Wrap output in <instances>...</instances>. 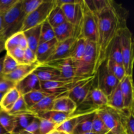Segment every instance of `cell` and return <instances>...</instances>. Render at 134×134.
I'll list each match as a JSON object with an SVG mask.
<instances>
[{"label":"cell","instance_id":"cell-53","mask_svg":"<svg viewBox=\"0 0 134 134\" xmlns=\"http://www.w3.org/2000/svg\"><path fill=\"white\" fill-rule=\"evenodd\" d=\"M82 134H96V133H94V132H86V133H82Z\"/></svg>","mask_w":134,"mask_h":134},{"label":"cell","instance_id":"cell-5","mask_svg":"<svg viewBox=\"0 0 134 134\" xmlns=\"http://www.w3.org/2000/svg\"><path fill=\"white\" fill-rule=\"evenodd\" d=\"M83 18L81 26V37L88 41L97 43L98 34V14L92 11L83 0Z\"/></svg>","mask_w":134,"mask_h":134},{"label":"cell","instance_id":"cell-17","mask_svg":"<svg viewBox=\"0 0 134 134\" xmlns=\"http://www.w3.org/2000/svg\"><path fill=\"white\" fill-rule=\"evenodd\" d=\"M68 95V93L50 94V95L47 96L45 98H43V99H41L37 104H36L34 107H31V109H30V112L33 115V114L38 113L51 111V110H52L54 102L57 98Z\"/></svg>","mask_w":134,"mask_h":134},{"label":"cell","instance_id":"cell-28","mask_svg":"<svg viewBox=\"0 0 134 134\" xmlns=\"http://www.w3.org/2000/svg\"><path fill=\"white\" fill-rule=\"evenodd\" d=\"M96 111L85 115L73 130L72 134H82L92 131V123Z\"/></svg>","mask_w":134,"mask_h":134},{"label":"cell","instance_id":"cell-42","mask_svg":"<svg viewBox=\"0 0 134 134\" xmlns=\"http://www.w3.org/2000/svg\"><path fill=\"white\" fill-rule=\"evenodd\" d=\"M24 52L25 50L22 49L20 47H16V48L7 52V54L10 55L12 58H13L18 62V64H23Z\"/></svg>","mask_w":134,"mask_h":134},{"label":"cell","instance_id":"cell-27","mask_svg":"<svg viewBox=\"0 0 134 134\" xmlns=\"http://www.w3.org/2000/svg\"><path fill=\"white\" fill-rule=\"evenodd\" d=\"M107 107L119 111H122L125 110L123 97L120 88V83L108 98Z\"/></svg>","mask_w":134,"mask_h":134},{"label":"cell","instance_id":"cell-4","mask_svg":"<svg viewBox=\"0 0 134 134\" xmlns=\"http://www.w3.org/2000/svg\"><path fill=\"white\" fill-rule=\"evenodd\" d=\"M119 36L126 73V75L132 76L134 62V43L132 34L128 27H125L120 30Z\"/></svg>","mask_w":134,"mask_h":134},{"label":"cell","instance_id":"cell-33","mask_svg":"<svg viewBox=\"0 0 134 134\" xmlns=\"http://www.w3.org/2000/svg\"><path fill=\"white\" fill-rule=\"evenodd\" d=\"M107 58L111 59L115 62L123 65L122 55V51L121 48H120V39H119V35L114 39L112 44L111 45Z\"/></svg>","mask_w":134,"mask_h":134},{"label":"cell","instance_id":"cell-3","mask_svg":"<svg viewBox=\"0 0 134 134\" xmlns=\"http://www.w3.org/2000/svg\"><path fill=\"white\" fill-rule=\"evenodd\" d=\"M77 77H87L96 75V43L88 41L86 51L80 60L73 61Z\"/></svg>","mask_w":134,"mask_h":134},{"label":"cell","instance_id":"cell-25","mask_svg":"<svg viewBox=\"0 0 134 134\" xmlns=\"http://www.w3.org/2000/svg\"><path fill=\"white\" fill-rule=\"evenodd\" d=\"M41 26L32 27L23 31L27 43V48L35 52L39 44Z\"/></svg>","mask_w":134,"mask_h":134},{"label":"cell","instance_id":"cell-50","mask_svg":"<svg viewBox=\"0 0 134 134\" xmlns=\"http://www.w3.org/2000/svg\"><path fill=\"white\" fill-rule=\"evenodd\" d=\"M48 134H69L66 132H62V131H60V130H54L52 131L50 133H48Z\"/></svg>","mask_w":134,"mask_h":134},{"label":"cell","instance_id":"cell-30","mask_svg":"<svg viewBox=\"0 0 134 134\" xmlns=\"http://www.w3.org/2000/svg\"><path fill=\"white\" fill-rule=\"evenodd\" d=\"M47 22L53 28L67 22L61 7L56 6V5L54 6L48 15Z\"/></svg>","mask_w":134,"mask_h":134},{"label":"cell","instance_id":"cell-36","mask_svg":"<svg viewBox=\"0 0 134 134\" xmlns=\"http://www.w3.org/2000/svg\"><path fill=\"white\" fill-rule=\"evenodd\" d=\"M54 39H55L54 28L50 25L47 20L45 21L41 25L39 44L50 41Z\"/></svg>","mask_w":134,"mask_h":134},{"label":"cell","instance_id":"cell-13","mask_svg":"<svg viewBox=\"0 0 134 134\" xmlns=\"http://www.w3.org/2000/svg\"><path fill=\"white\" fill-rule=\"evenodd\" d=\"M15 88L22 96L31 92L41 90L40 81L34 72L17 82Z\"/></svg>","mask_w":134,"mask_h":134},{"label":"cell","instance_id":"cell-37","mask_svg":"<svg viewBox=\"0 0 134 134\" xmlns=\"http://www.w3.org/2000/svg\"><path fill=\"white\" fill-rule=\"evenodd\" d=\"M22 1V10L24 17L27 16L32 12L36 10L44 0H21Z\"/></svg>","mask_w":134,"mask_h":134},{"label":"cell","instance_id":"cell-26","mask_svg":"<svg viewBox=\"0 0 134 134\" xmlns=\"http://www.w3.org/2000/svg\"><path fill=\"white\" fill-rule=\"evenodd\" d=\"M87 41L82 37L75 39L69 53V58L77 62L81 60L86 51Z\"/></svg>","mask_w":134,"mask_h":134},{"label":"cell","instance_id":"cell-55","mask_svg":"<svg viewBox=\"0 0 134 134\" xmlns=\"http://www.w3.org/2000/svg\"><path fill=\"white\" fill-rule=\"evenodd\" d=\"M3 78V77H0V81H1V80Z\"/></svg>","mask_w":134,"mask_h":134},{"label":"cell","instance_id":"cell-15","mask_svg":"<svg viewBox=\"0 0 134 134\" xmlns=\"http://www.w3.org/2000/svg\"><path fill=\"white\" fill-rule=\"evenodd\" d=\"M75 39L73 37L68 39L62 42L58 43L56 48L54 50L53 52L47 61L60 60V59L68 58L69 56L71 48L74 43Z\"/></svg>","mask_w":134,"mask_h":134},{"label":"cell","instance_id":"cell-23","mask_svg":"<svg viewBox=\"0 0 134 134\" xmlns=\"http://www.w3.org/2000/svg\"><path fill=\"white\" fill-rule=\"evenodd\" d=\"M55 39L58 43L62 42L68 39L73 37L74 35V26L68 22L54 28Z\"/></svg>","mask_w":134,"mask_h":134},{"label":"cell","instance_id":"cell-24","mask_svg":"<svg viewBox=\"0 0 134 134\" xmlns=\"http://www.w3.org/2000/svg\"><path fill=\"white\" fill-rule=\"evenodd\" d=\"M21 96L16 88H12L3 96L0 102V109L9 112Z\"/></svg>","mask_w":134,"mask_h":134},{"label":"cell","instance_id":"cell-31","mask_svg":"<svg viewBox=\"0 0 134 134\" xmlns=\"http://www.w3.org/2000/svg\"><path fill=\"white\" fill-rule=\"evenodd\" d=\"M51 94L46 92L43 90H36V91H33L31 92H29L27 94L23 95L24 99L27 105V108L30 109L31 107H34L36 104H37L41 99L45 98L47 96L50 95Z\"/></svg>","mask_w":134,"mask_h":134},{"label":"cell","instance_id":"cell-14","mask_svg":"<svg viewBox=\"0 0 134 134\" xmlns=\"http://www.w3.org/2000/svg\"><path fill=\"white\" fill-rule=\"evenodd\" d=\"M39 63L34 64H19L12 73L3 75V78L16 84L24 78L31 74L39 66Z\"/></svg>","mask_w":134,"mask_h":134},{"label":"cell","instance_id":"cell-46","mask_svg":"<svg viewBox=\"0 0 134 134\" xmlns=\"http://www.w3.org/2000/svg\"><path fill=\"white\" fill-rule=\"evenodd\" d=\"M18 0H0V13L3 14L16 5Z\"/></svg>","mask_w":134,"mask_h":134},{"label":"cell","instance_id":"cell-49","mask_svg":"<svg viewBox=\"0 0 134 134\" xmlns=\"http://www.w3.org/2000/svg\"><path fill=\"white\" fill-rule=\"evenodd\" d=\"M3 57L0 58V77H3Z\"/></svg>","mask_w":134,"mask_h":134},{"label":"cell","instance_id":"cell-41","mask_svg":"<svg viewBox=\"0 0 134 134\" xmlns=\"http://www.w3.org/2000/svg\"><path fill=\"white\" fill-rule=\"evenodd\" d=\"M39 134H48L57 128L56 124L47 119H39Z\"/></svg>","mask_w":134,"mask_h":134},{"label":"cell","instance_id":"cell-35","mask_svg":"<svg viewBox=\"0 0 134 134\" xmlns=\"http://www.w3.org/2000/svg\"><path fill=\"white\" fill-rule=\"evenodd\" d=\"M126 134H134V110L121 111Z\"/></svg>","mask_w":134,"mask_h":134},{"label":"cell","instance_id":"cell-29","mask_svg":"<svg viewBox=\"0 0 134 134\" xmlns=\"http://www.w3.org/2000/svg\"><path fill=\"white\" fill-rule=\"evenodd\" d=\"M14 116L16 118V122L13 134H19L21 133L30 125V123L35 118L32 114H20Z\"/></svg>","mask_w":134,"mask_h":134},{"label":"cell","instance_id":"cell-2","mask_svg":"<svg viewBox=\"0 0 134 134\" xmlns=\"http://www.w3.org/2000/svg\"><path fill=\"white\" fill-rule=\"evenodd\" d=\"M2 33L6 39L11 35L21 31L24 15L22 10V1L18 0L13 7L2 14Z\"/></svg>","mask_w":134,"mask_h":134},{"label":"cell","instance_id":"cell-7","mask_svg":"<svg viewBox=\"0 0 134 134\" xmlns=\"http://www.w3.org/2000/svg\"><path fill=\"white\" fill-rule=\"evenodd\" d=\"M96 113L111 134H126L121 111H116L106 106L97 109Z\"/></svg>","mask_w":134,"mask_h":134},{"label":"cell","instance_id":"cell-9","mask_svg":"<svg viewBox=\"0 0 134 134\" xmlns=\"http://www.w3.org/2000/svg\"><path fill=\"white\" fill-rule=\"evenodd\" d=\"M96 75L83 79L77 84L68 93V97L77 105V107L82 105L86 100L90 90L92 89Z\"/></svg>","mask_w":134,"mask_h":134},{"label":"cell","instance_id":"cell-56","mask_svg":"<svg viewBox=\"0 0 134 134\" xmlns=\"http://www.w3.org/2000/svg\"><path fill=\"white\" fill-rule=\"evenodd\" d=\"M29 134H35V133H29Z\"/></svg>","mask_w":134,"mask_h":134},{"label":"cell","instance_id":"cell-6","mask_svg":"<svg viewBox=\"0 0 134 134\" xmlns=\"http://www.w3.org/2000/svg\"><path fill=\"white\" fill-rule=\"evenodd\" d=\"M55 5L54 0H44L43 3L34 12L25 17L21 31L41 26L47 20L51 10Z\"/></svg>","mask_w":134,"mask_h":134},{"label":"cell","instance_id":"cell-39","mask_svg":"<svg viewBox=\"0 0 134 134\" xmlns=\"http://www.w3.org/2000/svg\"><path fill=\"white\" fill-rule=\"evenodd\" d=\"M9 113L13 115H20V114H31L30 109L27 108L22 96H21L19 99L16 102Z\"/></svg>","mask_w":134,"mask_h":134},{"label":"cell","instance_id":"cell-38","mask_svg":"<svg viewBox=\"0 0 134 134\" xmlns=\"http://www.w3.org/2000/svg\"><path fill=\"white\" fill-rule=\"evenodd\" d=\"M92 132L96 134H111L96 111L94 113L93 119Z\"/></svg>","mask_w":134,"mask_h":134},{"label":"cell","instance_id":"cell-18","mask_svg":"<svg viewBox=\"0 0 134 134\" xmlns=\"http://www.w3.org/2000/svg\"><path fill=\"white\" fill-rule=\"evenodd\" d=\"M41 82H47V81H59L64 80L65 79L62 78L60 73L57 71L52 68L39 64L36 69L34 71Z\"/></svg>","mask_w":134,"mask_h":134},{"label":"cell","instance_id":"cell-43","mask_svg":"<svg viewBox=\"0 0 134 134\" xmlns=\"http://www.w3.org/2000/svg\"><path fill=\"white\" fill-rule=\"evenodd\" d=\"M39 120L37 118H35L34 120L30 124V125L22 131L19 134H29V133H35L39 134Z\"/></svg>","mask_w":134,"mask_h":134},{"label":"cell","instance_id":"cell-12","mask_svg":"<svg viewBox=\"0 0 134 134\" xmlns=\"http://www.w3.org/2000/svg\"><path fill=\"white\" fill-rule=\"evenodd\" d=\"M96 108L90 107V108L87 109L82 110V111H78V112L75 111L71 117H69L68 120H66L65 122L60 124L56 128V130L66 132V133L69 134H72L75 127L77 126V124H79V122L81 121V120L85 115L96 111Z\"/></svg>","mask_w":134,"mask_h":134},{"label":"cell","instance_id":"cell-44","mask_svg":"<svg viewBox=\"0 0 134 134\" xmlns=\"http://www.w3.org/2000/svg\"><path fill=\"white\" fill-rule=\"evenodd\" d=\"M38 63L37 62L36 54L35 52L31 51L29 48L25 49L24 57V63L23 64H34Z\"/></svg>","mask_w":134,"mask_h":134},{"label":"cell","instance_id":"cell-19","mask_svg":"<svg viewBox=\"0 0 134 134\" xmlns=\"http://www.w3.org/2000/svg\"><path fill=\"white\" fill-rule=\"evenodd\" d=\"M86 102L92 103L94 108H101L107 106L108 97L99 88L97 87H93L84 103Z\"/></svg>","mask_w":134,"mask_h":134},{"label":"cell","instance_id":"cell-20","mask_svg":"<svg viewBox=\"0 0 134 134\" xmlns=\"http://www.w3.org/2000/svg\"><path fill=\"white\" fill-rule=\"evenodd\" d=\"M73 114L65 113L60 112V111L51 110V111L33 114V115L35 118L44 119L50 120L51 122H53L54 124H56L58 127L60 124H61L62 123L68 120L69 117H71Z\"/></svg>","mask_w":134,"mask_h":134},{"label":"cell","instance_id":"cell-10","mask_svg":"<svg viewBox=\"0 0 134 134\" xmlns=\"http://www.w3.org/2000/svg\"><path fill=\"white\" fill-rule=\"evenodd\" d=\"M39 64L49 67L57 71L60 74L61 77L65 79H71L76 77H77L76 75L73 61L69 58L45 62Z\"/></svg>","mask_w":134,"mask_h":134},{"label":"cell","instance_id":"cell-21","mask_svg":"<svg viewBox=\"0 0 134 134\" xmlns=\"http://www.w3.org/2000/svg\"><path fill=\"white\" fill-rule=\"evenodd\" d=\"M78 108L77 105L68 96L60 97L54 101L52 110L68 114H73Z\"/></svg>","mask_w":134,"mask_h":134},{"label":"cell","instance_id":"cell-48","mask_svg":"<svg viewBox=\"0 0 134 134\" xmlns=\"http://www.w3.org/2000/svg\"><path fill=\"white\" fill-rule=\"evenodd\" d=\"M6 41V38L3 35L2 32H0V53L5 51V43Z\"/></svg>","mask_w":134,"mask_h":134},{"label":"cell","instance_id":"cell-40","mask_svg":"<svg viewBox=\"0 0 134 134\" xmlns=\"http://www.w3.org/2000/svg\"><path fill=\"white\" fill-rule=\"evenodd\" d=\"M19 64L13 58L6 53L4 56L3 67V75H8L12 73Z\"/></svg>","mask_w":134,"mask_h":134},{"label":"cell","instance_id":"cell-52","mask_svg":"<svg viewBox=\"0 0 134 134\" xmlns=\"http://www.w3.org/2000/svg\"><path fill=\"white\" fill-rule=\"evenodd\" d=\"M0 134H9L0 124Z\"/></svg>","mask_w":134,"mask_h":134},{"label":"cell","instance_id":"cell-16","mask_svg":"<svg viewBox=\"0 0 134 134\" xmlns=\"http://www.w3.org/2000/svg\"><path fill=\"white\" fill-rule=\"evenodd\" d=\"M58 43L57 40L54 39L50 41L39 44L35 51L37 62L39 64H42L47 61L56 48Z\"/></svg>","mask_w":134,"mask_h":134},{"label":"cell","instance_id":"cell-54","mask_svg":"<svg viewBox=\"0 0 134 134\" xmlns=\"http://www.w3.org/2000/svg\"><path fill=\"white\" fill-rule=\"evenodd\" d=\"M3 94H1V93H0V102H1V98H2V97H3Z\"/></svg>","mask_w":134,"mask_h":134},{"label":"cell","instance_id":"cell-1","mask_svg":"<svg viewBox=\"0 0 134 134\" xmlns=\"http://www.w3.org/2000/svg\"><path fill=\"white\" fill-rule=\"evenodd\" d=\"M128 12L114 1L109 0L107 7L98 14V34L96 43V72L108 58L109 51L120 30L127 27Z\"/></svg>","mask_w":134,"mask_h":134},{"label":"cell","instance_id":"cell-45","mask_svg":"<svg viewBox=\"0 0 134 134\" xmlns=\"http://www.w3.org/2000/svg\"><path fill=\"white\" fill-rule=\"evenodd\" d=\"M15 83L9 81V80L3 78L0 81V93L1 94H5L8 91L11 90L12 88H15Z\"/></svg>","mask_w":134,"mask_h":134},{"label":"cell","instance_id":"cell-8","mask_svg":"<svg viewBox=\"0 0 134 134\" xmlns=\"http://www.w3.org/2000/svg\"><path fill=\"white\" fill-rule=\"evenodd\" d=\"M96 79L97 81L96 87L104 92L108 98L120 83V81L107 69L106 60L97 69Z\"/></svg>","mask_w":134,"mask_h":134},{"label":"cell","instance_id":"cell-47","mask_svg":"<svg viewBox=\"0 0 134 134\" xmlns=\"http://www.w3.org/2000/svg\"><path fill=\"white\" fill-rule=\"evenodd\" d=\"M79 0H54L55 5L56 6L62 7L64 5H68V4H74L79 2Z\"/></svg>","mask_w":134,"mask_h":134},{"label":"cell","instance_id":"cell-51","mask_svg":"<svg viewBox=\"0 0 134 134\" xmlns=\"http://www.w3.org/2000/svg\"><path fill=\"white\" fill-rule=\"evenodd\" d=\"M3 31V18L2 14L0 13V32H2Z\"/></svg>","mask_w":134,"mask_h":134},{"label":"cell","instance_id":"cell-11","mask_svg":"<svg viewBox=\"0 0 134 134\" xmlns=\"http://www.w3.org/2000/svg\"><path fill=\"white\" fill-rule=\"evenodd\" d=\"M120 88L125 110H134V89L132 76L126 75L120 82Z\"/></svg>","mask_w":134,"mask_h":134},{"label":"cell","instance_id":"cell-34","mask_svg":"<svg viewBox=\"0 0 134 134\" xmlns=\"http://www.w3.org/2000/svg\"><path fill=\"white\" fill-rule=\"evenodd\" d=\"M106 63H107V67L109 71L120 82L126 77V73L125 69L122 65L118 64L109 58H107L106 60Z\"/></svg>","mask_w":134,"mask_h":134},{"label":"cell","instance_id":"cell-22","mask_svg":"<svg viewBox=\"0 0 134 134\" xmlns=\"http://www.w3.org/2000/svg\"><path fill=\"white\" fill-rule=\"evenodd\" d=\"M16 47H20L24 50L27 48V41L22 31H19L11 35L5 41V48L7 52Z\"/></svg>","mask_w":134,"mask_h":134},{"label":"cell","instance_id":"cell-32","mask_svg":"<svg viewBox=\"0 0 134 134\" xmlns=\"http://www.w3.org/2000/svg\"><path fill=\"white\" fill-rule=\"evenodd\" d=\"M15 122L16 118L14 115L0 109V124L9 134H13Z\"/></svg>","mask_w":134,"mask_h":134}]
</instances>
